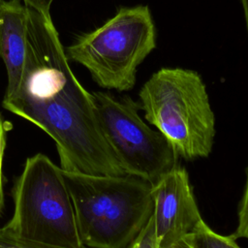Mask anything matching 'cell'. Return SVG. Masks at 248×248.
I'll use <instances>...</instances> for the list:
<instances>
[{
  "label": "cell",
  "mask_w": 248,
  "mask_h": 248,
  "mask_svg": "<svg viewBox=\"0 0 248 248\" xmlns=\"http://www.w3.org/2000/svg\"><path fill=\"white\" fill-rule=\"evenodd\" d=\"M26 57L17 92L2 106L55 142L60 168L88 174H126L110 148L92 93L69 65L51 16L27 7Z\"/></svg>",
  "instance_id": "6da1fadb"
},
{
  "label": "cell",
  "mask_w": 248,
  "mask_h": 248,
  "mask_svg": "<svg viewBox=\"0 0 248 248\" xmlns=\"http://www.w3.org/2000/svg\"><path fill=\"white\" fill-rule=\"evenodd\" d=\"M62 170L83 246L125 248L153 214L152 184L143 178Z\"/></svg>",
  "instance_id": "7a4b0ae2"
},
{
  "label": "cell",
  "mask_w": 248,
  "mask_h": 248,
  "mask_svg": "<svg viewBox=\"0 0 248 248\" xmlns=\"http://www.w3.org/2000/svg\"><path fill=\"white\" fill-rule=\"evenodd\" d=\"M144 118L169 140L178 158H207L213 148L215 115L206 86L193 70L161 68L139 92Z\"/></svg>",
  "instance_id": "3957f363"
},
{
  "label": "cell",
  "mask_w": 248,
  "mask_h": 248,
  "mask_svg": "<svg viewBox=\"0 0 248 248\" xmlns=\"http://www.w3.org/2000/svg\"><path fill=\"white\" fill-rule=\"evenodd\" d=\"M13 200V215L5 227L18 238L58 247L83 246L63 170L46 155L26 159Z\"/></svg>",
  "instance_id": "277c9868"
},
{
  "label": "cell",
  "mask_w": 248,
  "mask_h": 248,
  "mask_svg": "<svg viewBox=\"0 0 248 248\" xmlns=\"http://www.w3.org/2000/svg\"><path fill=\"white\" fill-rule=\"evenodd\" d=\"M156 46V29L146 5L121 7L99 28L83 33L67 56L84 66L102 88L125 92L136 83L137 69Z\"/></svg>",
  "instance_id": "5b68a950"
},
{
  "label": "cell",
  "mask_w": 248,
  "mask_h": 248,
  "mask_svg": "<svg viewBox=\"0 0 248 248\" xmlns=\"http://www.w3.org/2000/svg\"><path fill=\"white\" fill-rule=\"evenodd\" d=\"M105 137L126 174L154 184L178 164L169 140L140 116V103L125 95L92 93Z\"/></svg>",
  "instance_id": "8992f818"
},
{
  "label": "cell",
  "mask_w": 248,
  "mask_h": 248,
  "mask_svg": "<svg viewBox=\"0 0 248 248\" xmlns=\"http://www.w3.org/2000/svg\"><path fill=\"white\" fill-rule=\"evenodd\" d=\"M153 219L160 248H168L197 232L205 222L186 169L179 164L152 184Z\"/></svg>",
  "instance_id": "52a82bcc"
},
{
  "label": "cell",
  "mask_w": 248,
  "mask_h": 248,
  "mask_svg": "<svg viewBox=\"0 0 248 248\" xmlns=\"http://www.w3.org/2000/svg\"><path fill=\"white\" fill-rule=\"evenodd\" d=\"M27 7L21 0H0V57L7 71L3 99L18 90L26 57Z\"/></svg>",
  "instance_id": "ba28073f"
},
{
  "label": "cell",
  "mask_w": 248,
  "mask_h": 248,
  "mask_svg": "<svg viewBox=\"0 0 248 248\" xmlns=\"http://www.w3.org/2000/svg\"><path fill=\"white\" fill-rule=\"evenodd\" d=\"M183 240L191 248H240L232 233L230 235L217 233L206 223Z\"/></svg>",
  "instance_id": "9c48e42d"
},
{
  "label": "cell",
  "mask_w": 248,
  "mask_h": 248,
  "mask_svg": "<svg viewBox=\"0 0 248 248\" xmlns=\"http://www.w3.org/2000/svg\"><path fill=\"white\" fill-rule=\"evenodd\" d=\"M237 227L232 234L236 239L246 238L248 240V165L246 168L245 186L237 208Z\"/></svg>",
  "instance_id": "30bf717a"
},
{
  "label": "cell",
  "mask_w": 248,
  "mask_h": 248,
  "mask_svg": "<svg viewBox=\"0 0 248 248\" xmlns=\"http://www.w3.org/2000/svg\"><path fill=\"white\" fill-rule=\"evenodd\" d=\"M0 248H67V247L52 246V245L42 244V243H37V242L18 238L4 226L0 228ZM79 248H89V247L82 246Z\"/></svg>",
  "instance_id": "8fae6325"
},
{
  "label": "cell",
  "mask_w": 248,
  "mask_h": 248,
  "mask_svg": "<svg viewBox=\"0 0 248 248\" xmlns=\"http://www.w3.org/2000/svg\"><path fill=\"white\" fill-rule=\"evenodd\" d=\"M125 248H160L156 237L153 214L136 238Z\"/></svg>",
  "instance_id": "7c38bea8"
},
{
  "label": "cell",
  "mask_w": 248,
  "mask_h": 248,
  "mask_svg": "<svg viewBox=\"0 0 248 248\" xmlns=\"http://www.w3.org/2000/svg\"><path fill=\"white\" fill-rule=\"evenodd\" d=\"M8 123L5 122L0 114V215L4 204V193H3V158L6 147Z\"/></svg>",
  "instance_id": "4fadbf2b"
},
{
  "label": "cell",
  "mask_w": 248,
  "mask_h": 248,
  "mask_svg": "<svg viewBox=\"0 0 248 248\" xmlns=\"http://www.w3.org/2000/svg\"><path fill=\"white\" fill-rule=\"evenodd\" d=\"M27 7H30L44 15L49 16L50 6L53 0H21Z\"/></svg>",
  "instance_id": "5bb4252c"
},
{
  "label": "cell",
  "mask_w": 248,
  "mask_h": 248,
  "mask_svg": "<svg viewBox=\"0 0 248 248\" xmlns=\"http://www.w3.org/2000/svg\"><path fill=\"white\" fill-rule=\"evenodd\" d=\"M242 9L244 12V17H245V22H246V28H247V33H248V0H240Z\"/></svg>",
  "instance_id": "9a60e30c"
},
{
  "label": "cell",
  "mask_w": 248,
  "mask_h": 248,
  "mask_svg": "<svg viewBox=\"0 0 248 248\" xmlns=\"http://www.w3.org/2000/svg\"><path fill=\"white\" fill-rule=\"evenodd\" d=\"M168 248H191V247L184 240H181V241H179V242H177V243H175V244H173V245H171Z\"/></svg>",
  "instance_id": "2e32d148"
}]
</instances>
